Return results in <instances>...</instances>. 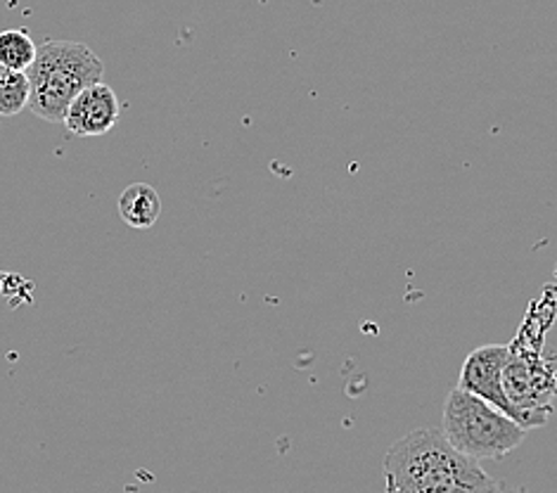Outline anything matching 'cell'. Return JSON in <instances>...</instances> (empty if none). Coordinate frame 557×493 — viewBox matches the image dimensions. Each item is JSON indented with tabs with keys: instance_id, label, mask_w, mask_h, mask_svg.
<instances>
[{
	"instance_id": "8992f818",
	"label": "cell",
	"mask_w": 557,
	"mask_h": 493,
	"mask_svg": "<svg viewBox=\"0 0 557 493\" xmlns=\"http://www.w3.org/2000/svg\"><path fill=\"white\" fill-rule=\"evenodd\" d=\"M119 98L108 84H90L72 100L64 126L78 138H96L110 133L119 124Z\"/></svg>"
},
{
	"instance_id": "9c48e42d",
	"label": "cell",
	"mask_w": 557,
	"mask_h": 493,
	"mask_svg": "<svg viewBox=\"0 0 557 493\" xmlns=\"http://www.w3.org/2000/svg\"><path fill=\"white\" fill-rule=\"evenodd\" d=\"M29 108V76L0 62V116H17Z\"/></svg>"
},
{
	"instance_id": "ba28073f",
	"label": "cell",
	"mask_w": 557,
	"mask_h": 493,
	"mask_svg": "<svg viewBox=\"0 0 557 493\" xmlns=\"http://www.w3.org/2000/svg\"><path fill=\"white\" fill-rule=\"evenodd\" d=\"M36 52H38V46L34 44L29 32L24 29L0 32V62L10 66V70L26 74V70H29L36 60Z\"/></svg>"
},
{
	"instance_id": "6da1fadb",
	"label": "cell",
	"mask_w": 557,
	"mask_h": 493,
	"mask_svg": "<svg viewBox=\"0 0 557 493\" xmlns=\"http://www.w3.org/2000/svg\"><path fill=\"white\" fill-rule=\"evenodd\" d=\"M387 493H494L496 479L480 460L460 453L444 430L408 432L384 453Z\"/></svg>"
},
{
	"instance_id": "5b68a950",
	"label": "cell",
	"mask_w": 557,
	"mask_h": 493,
	"mask_svg": "<svg viewBox=\"0 0 557 493\" xmlns=\"http://www.w3.org/2000/svg\"><path fill=\"white\" fill-rule=\"evenodd\" d=\"M508 361V344H484L474 349L460 368L458 386L474 396L484 398L491 406L506 412L515 420V408L503 390V368Z\"/></svg>"
},
{
	"instance_id": "277c9868",
	"label": "cell",
	"mask_w": 557,
	"mask_h": 493,
	"mask_svg": "<svg viewBox=\"0 0 557 493\" xmlns=\"http://www.w3.org/2000/svg\"><path fill=\"white\" fill-rule=\"evenodd\" d=\"M503 390L515 408V422L524 430L548 424L557 396V356L543 354L541 342H529L524 332L508 344L503 368Z\"/></svg>"
},
{
	"instance_id": "7a4b0ae2",
	"label": "cell",
	"mask_w": 557,
	"mask_h": 493,
	"mask_svg": "<svg viewBox=\"0 0 557 493\" xmlns=\"http://www.w3.org/2000/svg\"><path fill=\"white\" fill-rule=\"evenodd\" d=\"M104 64L86 44L48 38L38 46L29 76V110L50 124H62L72 100L90 84L102 82Z\"/></svg>"
},
{
	"instance_id": "30bf717a",
	"label": "cell",
	"mask_w": 557,
	"mask_h": 493,
	"mask_svg": "<svg viewBox=\"0 0 557 493\" xmlns=\"http://www.w3.org/2000/svg\"><path fill=\"white\" fill-rule=\"evenodd\" d=\"M494 493H527V489H522V486H510V484H506V482H498L496 489H494Z\"/></svg>"
},
{
	"instance_id": "3957f363",
	"label": "cell",
	"mask_w": 557,
	"mask_h": 493,
	"mask_svg": "<svg viewBox=\"0 0 557 493\" xmlns=\"http://www.w3.org/2000/svg\"><path fill=\"white\" fill-rule=\"evenodd\" d=\"M444 434L474 460H500L522 446L527 430L506 412L466 390H450L444 404Z\"/></svg>"
},
{
	"instance_id": "52a82bcc",
	"label": "cell",
	"mask_w": 557,
	"mask_h": 493,
	"mask_svg": "<svg viewBox=\"0 0 557 493\" xmlns=\"http://www.w3.org/2000/svg\"><path fill=\"white\" fill-rule=\"evenodd\" d=\"M119 217L136 231H148L162 217V197L148 183H134L116 202Z\"/></svg>"
}]
</instances>
